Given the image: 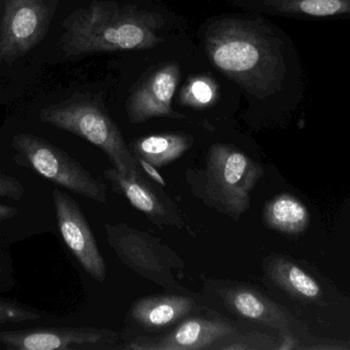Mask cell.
Listing matches in <instances>:
<instances>
[{
    "instance_id": "obj_10",
    "label": "cell",
    "mask_w": 350,
    "mask_h": 350,
    "mask_svg": "<svg viewBox=\"0 0 350 350\" xmlns=\"http://www.w3.org/2000/svg\"><path fill=\"white\" fill-rule=\"evenodd\" d=\"M180 70L177 63L161 66L146 76L129 96L127 114L131 123H145L154 117L185 118L172 109Z\"/></svg>"
},
{
    "instance_id": "obj_5",
    "label": "cell",
    "mask_w": 350,
    "mask_h": 350,
    "mask_svg": "<svg viewBox=\"0 0 350 350\" xmlns=\"http://www.w3.org/2000/svg\"><path fill=\"white\" fill-rule=\"evenodd\" d=\"M12 147L23 166L32 168L42 178L96 203H107V185L51 142L23 133L12 138Z\"/></svg>"
},
{
    "instance_id": "obj_23",
    "label": "cell",
    "mask_w": 350,
    "mask_h": 350,
    "mask_svg": "<svg viewBox=\"0 0 350 350\" xmlns=\"http://www.w3.org/2000/svg\"><path fill=\"white\" fill-rule=\"evenodd\" d=\"M18 215V210L10 205H1L0 203V222L5 220L12 219Z\"/></svg>"
},
{
    "instance_id": "obj_1",
    "label": "cell",
    "mask_w": 350,
    "mask_h": 350,
    "mask_svg": "<svg viewBox=\"0 0 350 350\" xmlns=\"http://www.w3.org/2000/svg\"><path fill=\"white\" fill-rule=\"evenodd\" d=\"M206 53L230 79L263 98L280 88L285 64L277 40L257 21L220 18L205 33Z\"/></svg>"
},
{
    "instance_id": "obj_14",
    "label": "cell",
    "mask_w": 350,
    "mask_h": 350,
    "mask_svg": "<svg viewBox=\"0 0 350 350\" xmlns=\"http://www.w3.org/2000/svg\"><path fill=\"white\" fill-rule=\"evenodd\" d=\"M193 145V138L185 134H160L141 138L131 143L135 158H141L161 168L185 153Z\"/></svg>"
},
{
    "instance_id": "obj_24",
    "label": "cell",
    "mask_w": 350,
    "mask_h": 350,
    "mask_svg": "<svg viewBox=\"0 0 350 350\" xmlns=\"http://www.w3.org/2000/svg\"><path fill=\"white\" fill-rule=\"evenodd\" d=\"M0 271H1V263H0Z\"/></svg>"
},
{
    "instance_id": "obj_17",
    "label": "cell",
    "mask_w": 350,
    "mask_h": 350,
    "mask_svg": "<svg viewBox=\"0 0 350 350\" xmlns=\"http://www.w3.org/2000/svg\"><path fill=\"white\" fill-rule=\"evenodd\" d=\"M218 96L217 82L211 76H191L181 88L179 103L193 109H206L217 102Z\"/></svg>"
},
{
    "instance_id": "obj_21",
    "label": "cell",
    "mask_w": 350,
    "mask_h": 350,
    "mask_svg": "<svg viewBox=\"0 0 350 350\" xmlns=\"http://www.w3.org/2000/svg\"><path fill=\"white\" fill-rule=\"evenodd\" d=\"M24 195V186L18 179L0 173V197L18 201Z\"/></svg>"
},
{
    "instance_id": "obj_19",
    "label": "cell",
    "mask_w": 350,
    "mask_h": 350,
    "mask_svg": "<svg viewBox=\"0 0 350 350\" xmlns=\"http://www.w3.org/2000/svg\"><path fill=\"white\" fill-rule=\"evenodd\" d=\"M39 318H41V314L34 308L10 300L0 299V324L27 322Z\"/></svg>"
},
{
    "instance_id": "obj_7",
    "label": "cell",
    "mask_w": 350,
    "mask_h": 350,
    "mask_svg": "<svg viewBox=\"0 0 350 350\" xmlns=\"http://www.w3.org/2000/svg\"><path fill=\"white\" fill-rule=\"evenodd\" d=\"M59 0H0V63L32 51L47 34Z\"/></svg>"
},
{
    "instance_id": "obj_12",
    "label": "cell",
    "mask_w": 350,
    "mask_h": 350,
    "mask_svg": "<svg viewBox=\"0 0 350 350\" xmlns=\"http://www.w3.org/2000/svg\"><path fill=\"white\" fill-rule=\"evenodd\" d=\"M237 332L236 326L221 320L193 318L185 321L165 336L139 337L127 347L131 350H203L228 335Z\"/></svg>"
},
{
    "instance_id": "obj_11",
    "label": "cell",
    "mask_w": 350,
    "mask_h": 350,
    "mask_svg": "<svg viewBox=\"0 0 350 350\" xmlns=\"http://www.w3.org/2000/svg\"><path fill=\"white\" fill-rule=\"evenodd\" d=\"M104 176L118 195L124 197L156 225L185 228V220L174 201L165 192L150 184L142 175L135 179L127 178L114 168L104 171Z\"/></svg>"
},
{
    "instance_id": "obj_20",
    "label": "cell",
    "mask_w": 350,
    "mask_h": 350,
    "mask_svg": "<svg viewBox=\"0 0 350 350\" xmlns=\"http://www.w3.org/2000/svg\"><path fill=\"white\" fill-rule=\"evenodd\" d=\"M287 277L292 287L297 290L302 295L306 296V297H314L318 295V285L297 267H291L288 271Z\"/></svg>"
},
{
    "instance_id": "obj_9",
    "label": "cell",
    "mask_w": 350,
    "mask_h": 350,
    "mask_svg": "<svg viewBox=\"0 0 350 350\" xmlns=\"http://www.w3.org/2000/svg\"><path fill=\"white\" fill-rule=\"evenodd\" d=\"M57 226L64 242L83 267L98 283H104L107 267L85 216L75 199L61 189L53 191Z\"/></svg>"
},
{
    "instance_id": "obj_13",
    "label": "cell",
    "mask_w": 350,
    "mask_h": 350,
    "mask_svg": "<svg viewBox=\"0 0 350 350\" xmlns=\"http://www.w3.org/2000/svg\"><path fill=\"white\" fill-rule=\"evenodd\" d=\"M196 308L195 300L185 296H151L137 300L131 314L135 322L148 329L172 326Z\"/></svg>"
},
{
    "instance_id": "obj_8",
    "label": "cell",
    "mask_w": 350,
    "mask_h": 350,
    "mask_svg": "<svg viewBox=\"0 0 350 350\" xmlns=\"http://www.w3.org/2000/svg\"><path fill=\"white\" fill-rule=\"evenodd\" d=\"M118 333L96 328H35L0 331V343L14 350H83L111 349Z\"/></svg>"
},
{
    "instance_id": "obj_16",
    "label": "cell",
    "mask_w": 350,
    "mask_h": 350,
    "mask_svg": "<svg viewBox=\"0 0 350 350\" xmlns=\"http://www.w3.org/2000/svg\"><path fill=\"white\" fill-rule=\"evenodd\" d=\"M267 3L286 14L318 18L350 14V0H267Z\"/></svg>"
},
{
    "instance_id": "obj_2",
    "label": "cell",
    "mask_w": 350,
    "mask_h": 350,
    "mask_svg": "<svg viewBox=\"0 0 350 350\" xmlns=\"http://www.w3.org/2000/svg\"><path fill=\"white\" fill-rule=\"evenodd\" d=\"M160 14L113 1L92 2L64 22L66 55L153 49L162 41Z\"/></svg>"
},
{
    "instance_id": "obj_15",
    "label": "cell",
    "mask_w": 350,
    "mask_h": 350,
    "mask_svg": "<svg viewBox=\"0 0 350 350\" xmlns=\"http://www.w3.org/2000/svg\"><path fill=\"white\" fill-rule=\"evenodd\" d=\"M220 297L226 305L238 316L248 320L259 322H271V310L265 300L256 292L243 287L234 286L219 292Z\"/></svg>"
},
{
    "instance_id": "obj_6",
    "label": "cell",
    "mask_w": 350,
    "mask_h": 350,
    "mask_svg": "<svg viewBox=\"0 0 350 350\" xmlns=\"http://www.w3.org/2000/svg\"><path fill=\"white\" fill-rule=\"evenodd\" d=\"M109 245L129 268L166 290H178L172 273L183 269L178 255L160 238L125 224H106Z\"/></svg>"
},
{
    "instance_id": "obj_18",
    "label": "cell",
    "mask_w": 350,
    "mask_h": 350,
    "mask_svg": "<svg viewBox=\"0 0 350 350\" xmlns=\"http://www.w3.org/2000/svg\"><path fill=\"white\" fill-rule=\"evenodd\" d=\"M304 208L288 197L275 199L267 210V221L275 227L290 228L304 221Z\"/></svg>"
},
{
    "instance_id": "obj_3",
    "label": "cell",
    "mask_w": 350,
    "mask_h": 350,
    "mask_svg": "<svg viewBox=\"0 0 350 350\" xmlns=\"http://www.w3.org/2000/svg\"><path fill=\"white\" fill-rule=\"evenodd\" d=\"M260 168L244 152L228 144H213L205 168L189 170L191 192L206 205L238 221L250 208V192Z\"/></svg>"
},
{
    "instance_id": "obj_4",
    "label": "cell",
    "mask_w": 350,
    "mask_h": 350,
    "mask_svg": "<svg viewBox=\"0 0 350 350\" xmlns=\"http://www.w3.org/2000/svg\"><path fill=\"white\" fill-rule=\"evenodd\" d=\"M40 119L102 149L123 176L135 179L141 175L137 158L100 101L85 97L72 98L43 108Z\"/></svg>"
},
{
    "instance_id": "obj_22",
    "label": "cell",
    "mask_w": 350,
    "mask_h": 350,
    "mask_svg": "<svg viewBox=\"0 0 350 350\" xmlns=\"http://www.w3.org/2000/svg\"><path fill=\"white\" fill-rule=\"evenodd\" d=\"M137 158V164H139V166H142V168H143L144 172L146 173V174L148 175V176L150 177V179H152V180L155 181L157 184L161 185V186L165 187L166 185V181L164 180L163 177L161 176V174H160L159 172H158L157 170H156V166H154L153 164H150V162H148L147 160H143V158Z\"/></svg>"
}]
</instances>
